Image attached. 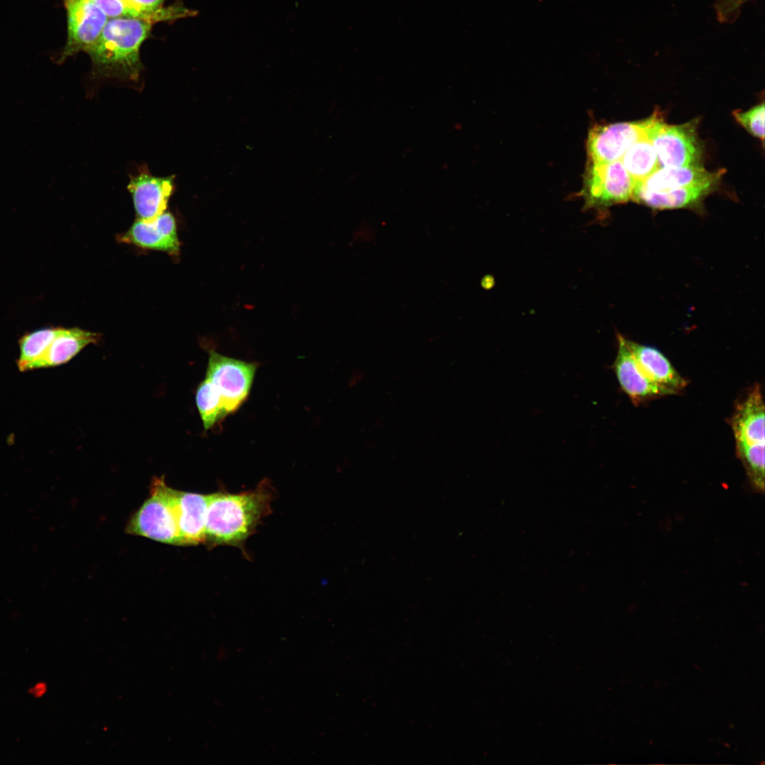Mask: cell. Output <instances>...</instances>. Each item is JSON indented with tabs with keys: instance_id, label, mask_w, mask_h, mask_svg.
Returning a JSON list of instances; mask_svg holds the SVG:
<instances>
[{
	"instance_id": "obj_10",
	"label": "cell",
	"mask_w": 765,
	"mask_h": 765,
	"mask_svg": "<svg viewBox=\"0 0 765 765\" xmlns=\"http://www.w3.org/2000/svg\"><path fill=\"white\" fill-rule=\"evenodd\" d=\"M68 42L63 57L87 51L97 40L107 23V16L91 0L67 1Z\"/></svg>"
},
{
	"instance_id": "obj_19",
	"label": "cell",
	"mask_w": 765,
	"mask_h": 765,
	"mask_svg": "<svg viewBox=\"0 0 765 765\" xmlns=\"http://www.w3.org/2000/svg\"><path fill=\"white\" fill-rule=\"evenodd\" d=\"M58 331L59 328L40 329L21 338L20 355L17 361L20 371H28V367L45 354Z\"/></svg>"
},
{
	"instance_id": "obj_8",
	"label": "cell",
	"mask_w": 765,
	"mask_h": 765,
	"mask_svg": "<svg viewBox=\"0 0 765 765\" xmlns=\"http://www.w3.org/2000/svg\"><path fill=\"white\" fill-rule=\"evenodd\" d=\"M764 414L761 387L756 384L737 404L730 419L735 439L737 457L764 450Z\"/></svg>"
},
{
	"instance_id": "obj_1",
	"label": "cell",
	"mask_w": 765,
	"mask_h": 765,
	"mask_svg": "<svg viewBox=\"0 0 765 765\" xmlns=\"http://www.w3.org/2000/svg\"><path fill=\"white\" fill-rule=\"evenodd\" d=\"M273 497V488L266 480L254 490L208 494L204 543L209 547L226 545L243 550L246 540L271 514Z\"/></svg>"
},
{
	"instance_id": "obj_7",
	"label": "cell",
	"mask_w": 765,
	"mask_h": 765,
	"mask_svg": "<svg viewBox=\"0 0 765 765\" xmlns=\"http://www.w3.org/2000/svg\"><path fill=\"white\" fill-rule=\"evenodd\" d=\"M647 120L596 125L586 139L588 162L608 163L619 161L637 140L647 136Z\"/></svg>"
},
{
	"instance_id": "obj_2",
	"label": "cell",
	"mask_w": 765,
	"mask_h": 765,
	"mask_svg": "<svg viewBox=\"0 0 765 765\" xmlns=\"http://www.w3.org/2000/svg\"><path fill=\"white\" fill-rule=\"evenodd\" d=\"M151 22L135 18L108 21L86 51L96 71L106 76L136 79L142 69L139 49L148 36Z\"/></svg>"
},
{
	"instance_id": "obj_12",
	"label": "cell",
	"mask_w": 765,
	"mask_h": 765,
	"mask_svg": "<svg viewBox=\"0 0 765 765\" xmlns=\"http://www.w3.org/2000/svg\"><path fill=\"white\" fill-rule=\"evenodd\" d=\"M120 239L142 248L176 254L179 251L176 221L171 213L164 212L157 217L135 221Z\"/></svg>"
},
{
	"instance_id": "obj_5",
	"label": "cell",
	"mask_w": 765,
	"mask_h": 765,
	"mask_svg": "<svg viewBox=\"0 0 765 765\" xmlns=\"http://www.w3.org/2000/svg\"><path fill=\"white\" fill-rule=\"evenodd\" d=\"M635 182L620 160L608 163L587 161L579 196L585 210H604L632 200Z\"/></svg>"
},
{
	"instance_id": "obj_9",
	"label": "cell",
	"mask_w": 765,
	"mask_h": 765,
	"mask_svg": "<svg viewBox=\"0 0 765 765\" xmlns=\"http://www.w3.org/2000/svg\"><path fill=\"white\" fill-rule=\"evenodd\" d=\"M618 350L612 369L618 384L632 402L638 404L666 395H675L667 388L651 380L637 363L633 355L627 346L625 337L617 334Z\"/></svg>"
},
{
	"instance_id": "obj_25",
	"label": "cell",
	"mask_w": 765,
	"mask_h": 765,
	"mask_svg": "<svg viewBox=\"0 0 765 765\" xmlns=\"http://www.w3.org/2000/svg\"><path fill=\"white\" fill-rule=\"evenodd\" d=\"M71 1V0H66V1Z\"/></svg>"
},
{
	"instance_id": "obj_20",
	"label": "cell",
	"mask_w": 765,
	"mask_h": 765,
	"mask_svg": "<svg viewBox=\"0 0 765 765\" xmlns=\"http://www.w3.org/2000/svg\"><path fill=\"white\" fill-rule=\"evenodd\" d=\"M196 402L205 430L227 415L220 395L206 378L198 387Z\"/></svg>"
},
{
	"instance_id": "obj_15",
	"label": "cell",
	"mask_w": 765,
	"mask_h": 765,
	"mask_svg": "<svg viewBox=\"0 0 765 765\" xmlns=\"http://www.w3.org/2000/svg\"><path fill=\"white\" fill-rule=\"evenodd\" d=\"M101 335L79 328H59L45 354L33 363L28 370L58 366L69 361L84 347L96 344Z\"/></svg>"
},
{
	"instance_id": "obj_18",
	"label": "cell",
	"mask_w": 765,
	"mask_h": 765,
	"mask_svg": "<svg viewBox=\"0 0 765 765\" xmlns=\"http://www.w3.org/2000/svg\"><path fill=\"white\" fill-rule=\"evenodd\" d=\"M620 162L634 182H640L661 168L656 150L647 137L633 143Z\"/></svg>"
},
{
	"instance_id": "obj_23",
	"label": "cell",
	"mask_w": 765,
	"mask_h": 765,
	"mask_svg": "<svg viewBox=\"0 0 765 765\" xmlns=\"http://www.w3.org/2000/svg\"><path fill=\"white\" fill-rule=\"evenodd\" d=\"M749 0H715L713 7L717 20L721 23L731 24L739 18L742 6Z\"/></svg>"
},
{
	"instance_id": "obj_13",
	"label": "cell",
	"mask_w": 765,
	"mask_h": 765,
	"mask_svg": "<svg viewBox=\"0 0 765 765\" xmlns=\"http://www.w3.org/2000/svg\"><path fill=\"white\" fill-rule=\"evenodd\" d=\"M208 494L176 491L180 545L205 543Z\"/></svg>"
},
{
	"instance_id": "obj_3",
	"label": "cell",
	"mask_w": 765,
	"mask_h": 765,
	"mask_svg": "<svg viewBox=\"0 0 765 765\" xmlns=\"http://www.w3.org/2000/svg\"><path fill=\"white\" fill-rule=\"evenodd\" d=\"M176 491L167 486L163 477L155 478L150 497L132 516L126 531L163 543L180 545Z\"/></svg>"
},
{
	"instance_id": "obj_22",
	"label": "cell",
	"mask_w": 765,
	"mask_h": 765,
	"mask_svg": "<svg viewBox=\"0 0 765 765\" xmlns=\"http://www.w3.org/2000/svg\"><path fill=\"white\" fill-rule=\"evenodd\" d=\"M103 13L110 17L143 18V16L132 6L128 0H91Z\"/></svg>"
},
{
	"instance_id": "obj_11",
	"label": "cell",
	"mask_w": 765,
	"mask_h": 765,
	"mask_svg": "<svg viewBox=\"0 0 765 765\" xmlns=\"http://www.w3.org/2000/svg\"><path fill=\"white\" fill-rule=\"evenodd\" d=\"M131 193L137 220H152L165 212L174 190L172 176L156 177L144 172L131 178Z\"/></svg>"
},
{
	"instance_id": "obj_14",
	"label": "cell",
	"mask_w": 765,
	"mask_h": 765,
	"mask_svg": "<svg viewBox=\"0 0 765 765\" xmlns=\"http://www.w3.org/2000/svg\"><path fill=\"white\" fill-rule=\"evenodd\" d=\"M625 341L637 363L654 383L679 393L687 381L674 368L669 359L658 349L625 338Z\"/></svg>"
},
{
	"instance_id": "obj_24",
	"label": "cell",
	"mask_w": 765,
	"mask_h": 765,
	"mask_svg": "<svg viewBox=\"0 0 765 765\" xmlns=\"http://www.w3.org/2000/svg\"><path fill=\"white\" fill-rule=\"evenodd\" d=\"M133 8L143 16L144 20L152 23L159 20V6L165 0H128Z\"/></svg>"
},
{
	"instance_id": "obj_6",
	"label": "cell",
	"mask_w": 765,
	"mask_h": 765,
	"mask_svg": "<svg viewBox=\"0 0 765 765\" xmlns=\"http://www.w3.org/2000/svg\"><path fill=\"white\" fill-rule=\"evenodd\" d=\"M256 365L210 352L206 378L220 395L226 414L233 412L247 397Z\"/></svg>"
},
{
	"instance_id": "obj_21",
	"label": "cell",
	"mask_w": 765,
	"mask_h": 765,
	"mask_svg": "<svg viewBox=\"0 0 765 765\" xmlns=\"http://www.w3.org/2000/svg\"><path fill=\"white\" fill-rule=\"evenodd\" d=\"M735 119L752 135L764 140V103H762L747 111L736 110Z\"/></svg>"
},
{
	"instance_id": "obj_16",
	"label": "cell",
	"mask_w": 765,
	"mask_h": 765,
	"mask_svg": "<svg viewBox=\"0 0 765 765\" xmlns=\"http://www.w3.org/2000/svg\"><path fill=\"white\" fill-rule=\"evenodd\" d=\"M718 181L713 180L664 191H634L632 200L659 210L696 206L714 190Z\"/></svg>"
},
{
	"instance_id": "obj_17",
	"label": "cell",
	"mask_w": 765,
	"mask_h": 765,
	"mask_svg": "<svg viewBox=\"0 0 765 765\" xmlns=\"http://www.w3.org/2000/svg\"><path fill=\"white\" fill-rule=\"evenodd\" d=\"M721 171L710 172L703 167H661L645 180L635 182L634 191L657 192L719 180Z\"/></svg>"
},
{
	"instance_id": "obj_4",
	"label": "cell",
	"mask_w": 765,
	"mask_h": 765,
	"mask_svg": "<svg viewBox=\"0 0 765 765\" xmlns=\"http://www.w3.org/2000/svg\"><path fill=\"white\" fill-rule=\"evenodd\" d=\"M647 122V137L656 150L661 167H703L696 120L671 125L655 113Z\"/></svg>"
}]
</instances>
